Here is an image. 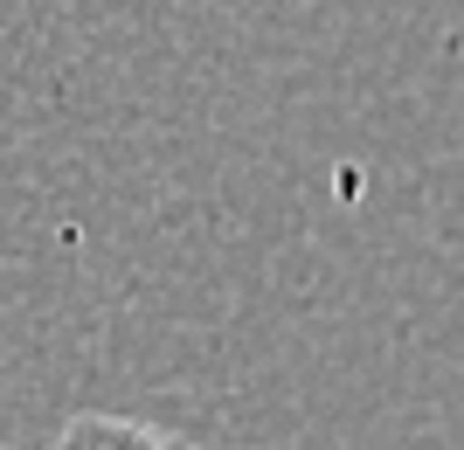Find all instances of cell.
<instances>
[{
    "label": "cell",
    "mask_w": 464,
    "mask_h": 450,
    "mask_svg": "<svg viewBox=\"0 0 464 450\" xmlns=\"http://www.w3.org/2000/svg\"><path fill=\"white\" fill-rule=\"evenodd\" d=\"M49 450H201V444L180 436V430H160V423H146V416L83 409V416H70V423L56 430Z\"/></svg>",
    "instance_id": "1"
},
{
    "label": "cell",
    "mask_w": 464,
    "mask_h": 450,
    "mask_svg": "<svg viewBox=\"0 0 464 450\" xmlns=\"http://www.w3.org/2000/svg\"><path fill=\"white\" fill-rule=\"evenodd\" d=\"M0 450H7V444H0Z\"/></svg>",
    "instance_id": "2"
}]
</instances>
